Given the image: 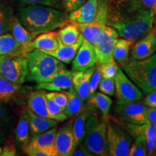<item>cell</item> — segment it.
<instances>
[{"instance_id":"cell-1","label":"cell","mask_w":156,"mask_h":156,"mask_svg":"<svg viewBox=\"0 0 156 156\" xmlns=\"http://www.w3.org/2000/svg\"><path fill=\"white\" fill-rule=\"evenodd\" d=\"M155 14L140 0H108L106 25L134 44L153 29Z\"/></svg>"},{"instance_id":"cell-2","label":"cell","mask_w":156,"mask_h":156,"mask_svg":"<svg viewBox=\"0 0 156 156\" xmlns=\"http://www.w3.org/2000/svg\"><path fill=\"white\" fill-rule=\"evenodd\" d=\"M16 17L27 30L36 36L55 30L69 22L67 12L36 4L21 6Z\"/></svg>"},{"instance_id":"cell-3","label":"cell","mask_w":156,"mask_h":156,"mask_svg":"<svg viewBox=\"0 0 156 156\" xmlns=\"http://www.w3.org/2000/svg\"><path fill=\"white\" fill-rule=\"evenodd\" d=\"M28 64L27 80L42 83L51 79L65 69L64 63L54 56L38 50H34L26 55Z\"/></svg>"},{"instance_id":"cell-4","label":"cell","mask_w":156,"mask_h":156,"mask_svg":"<svg viewBox=\"0 0 156 156\" xmlns=\"http://www.w3.org/2000/svg\"><path fill=\"white\" fill-rule=\"evenodd\" d=\"M121 68L144 93L156 90V52L145 59L129 61Z\"/></svg>"},{"instance_id":"cell-5","label":"cell","mask_w":156,"mask_h":156,"mask_svg":"<svg viewBox=\"0 0 156 156\" xmlns=\"http://www.w3.org/2000/svg\"><path fill=\"white\" fill-rule=\"evenodd\" d=\"M83 142L94 155H108L107 122L97 112H93L87 118Z\"/></svg>"},{"instance_id":"cell-6","label":"cell","mask_w":156,"mask_h":156,"mask_svg":"<svg viewBox=\"0 0 156 156\" xmlns=\"http://www.w3.org/2000/svg\"><path fill=\"white\" fill-rule=\"evenodd\" d=\"M0 75L12 83L20 85L24 83L28 75L26 56H0Z\"/></svg>"},{"instance_id":"cell-7","label":"cell","mask_w":156,"mask_h":156,"mask_svg":"<svg viewBox=\"0 0 156 156\" xmlns=\"http://www.w3.org/2000/svg\"><path fill=\"white\" fill-rule=\"evenodd\" d=\"M132 143L128 130L110 119L107 122V145L108 155L127 156Z\"/></svg>"},{"instance_id":"cell-8","label":"cell","mask_w":156,"mask_h":156,"mask_svg":"<svg viewBox=\"0 0 156 156\" xmlns=\"http://www.w3.org/2000/svg\"><path fill=\"white\" fill-rule=\"evenodd\" d=\"M108 0H99L96 15L90 22L87 23H74L77 25L84 38L93 46L100 41L103 30L106 26ZM72 22V21H71Z\"/></svg>"},{"instance_id":"cell-9","label":"cell","mask_w":156,"mask_h":156,"mask_svg":"<svg viewBox=\"0 0 156 156\" xmlns=\"http://www.w3.org/2000/svg\"><path fill=\"white\" fill-rule=\"evenodd\" d=\"M116 104L135 102L142 100L143 92L132 82L122 68L119 67L114 77Z\"/></svg>"},{"instance_id":"cell-10","label":"cell","mask_w":156,"mask_h":156,"mask_svg":"<svg viewBox=\"0 0 156 156\" xmlns=\"http://www.w3.org/2000/svg\"><path fill=\"white\" fill-rule=\"evenodd\" d=\"M147 106L137 101L116 104L114 107V114L120 120L129 124H143L148 122L147 118Z\"/></svg>"},{"instance_id":"cell-11","label":"cell","mask_w":156,"mask_h":156,"mask_svg":"<svg viewBox=\"0 0 156 156\" xmlns=\"http://www.w3.org/2000/svg\"><path fill=\"white\" fill-rule=\"evenodd\" d=\"M118 33L114 28L108 25L105 27L100 41L93 46L96 54L95 64L97 65L114 60L113 48L115 41L118 38Z\"/></svg>"},{"instance_id":"cell-12","label":"cell","mask_w":156,"mask_h":156,"mask_svg":"<svg viewBox=\"0 0 156 156\" xmlns=\"http://www.w3.org/2000/svg\"><path fill=\"white\" fill-rule=\"evenodd\" d=\"M73 122V119H70L58 129H57L54 142L57 156L72 155L75 151Z\"/></svg>"},{"instance_id":"cell-13","label":"cell","mask_w":156,"mask_h":156,"mask_svg":"<svg viewBox=\"0 0 156 156\" xmlns=\"http://www.w3.org/2000/svg\"><path fill=\"white\" fill-rule=\"evenodd\" d=\"M72 62L73 72L84 71L94 67L96 63V54L93 45L84 38Z\"/></svg>"},{"instance_id":"cell-14","label":"cell","mask_w":156,"mask_h":156,"mask_svg":"<svg viewBox=\"0 0 156 156\" xmlns=\"http://www.w3.org/2000/svg\"><path fill=\"white\" fill-rule=\"evenodd\" d=\"M73 71H70L67 67L62 70L51 79L46 82L37 83L35 89H42L48 91L65 92L73 87Z\"/></svg>"},{"instance_id":"cell-15","label":"cell","mask_w":156,"mask_h":156,"mask_svg":"<svg viewBox=\"0 0 156 156\" xmlns=\"http://www.w3.org/2000/svg\"><path fill=\"white\" fill-rule=\"evenodd\" d=\"M132 60H142L151 56L156 52L155 30H152L143 38L134 43L130 48Z\"/></svg>"},{"instance_id":"cell-16","label":"cell","mask_w":156,"mask_h":156,"mask_svg":"<svg viewBox=\"0 0 156 156\" xmlns=\"http://www.w3.org/2000/svg\"><path fill=\"white\" fill-rule=\"evenodd\" d=\"M56 132L57 126H55L37 135L32 136L25 147L39 148L46 151L48 156H57L54 145Z\"/></svg>"},{"instance_id":"cell-17","label":"cell","mask_w":156,"mask_h":156,"mask_svg":"<svg viewBox=\"0 0 156 156\" xmlns=\"http://www.w3.org/2000/svg\"><path fill=\"white\" fill-rule=\"evenodd\" d=\"M59 46L57 31H49L44 34H39L28 45L25 46V53L34 50H38L41 51H51L55 50Z\"/></svg>"},{"instance_id":"cell-18","label":"cell","mask_w":156,"mask_h":156,"mask_svg":"<svg viewBox=\"0 0 156 156\" xmlns=\"http://www.w3.org/2000/svg\"><path fill=\"white\" fill-rule=\"evenodd\" d=\"M46 93V90L42 89H36L29 93L26 97L27 108L38 116L56 120L48 111Z\"/></svg>"},{"instance_id":"cell-19","label":"cell","mask_w":156,"mask_h":156,"mask_svg":"<svg viewBox=\"0 0 156 156\" xmlns=\"http://www.w3.org/2000/svg\"><path fill=\"white\" fill-rule=\"evenodd\" d=\"M99 0H86L83 5L70 12L69 20L77 23H87L92 21L96 15Z\"/></svg>"},{"instance_id":"cell-20","label":"cell","mask_w":156,"mask_h":156,"mask_svg":"<svg viewBox=\"0 0 156 156\" xmlns=\"http://www.w3.org/2000/svg\"><path fill=\"white\" fill-rule=\"evenodd\" d=\"M30 138L29 118L27 108H23L20 113L18 122L15 129V145L20 148L28 145Z\"/></svg>"},{"instance_id":"cell-21","label":"cell","mask_w":156,"mask_h":156,"mask_svg":"<svg viewBox=\"0 0 156 156\" xmlns=\"http://www.w3.org/2000/svg\"><path fill=\"white\" fill-rule=\"evenodd\" d=\"M94 69L95 67H93L73 73V87L84 102L89 98V82Z\"/></svg>"},{"instance_id":"cell-22","label":"cell","mask_w":156,"mask_h":156,"mask_svg":"<svg viewBox=\"0 0 156 156\" xmlns=\"http://www.w3.org/2000/svg\"><path fill=\"white\" fill-rule=\"evenodd\" d=\"M84 39L83 35L80 34L79 39L75 44L72 45H62L59 44L58 48H56L55 50L51 51H44V53L49 54V55L54 56L56 59L59 60L64 64H70L75 58V56L77 54L78 48Z\"/></svg>"},{"instance_id":"cell-23","label":"cell","mask_w":156,"mask_h":156,"mask_svg":"<svg viewBox=\"0 0 156 156\" xmlns=\"http://www.w3.org/2000/svg\"><path fill=\"white\" fill-rule=\"evenodd\" d=\"M93 112L94 110L91 107H85V108L83 107L75 115V118L74 119L73 122V129L75 148L83 141L86 121L88 116Z\"/></svg>"},{"instance_id":"cell-24","label":"cell","mask_w":156,"mask_h":156,"mask_svg":"<svg viewBox=\"0 0 156 156\" xmlns=\"http://www.w3.org/2000/svg\"><path fill=\"white\" fill-rule=\"evenodd\" d=\"M26 108L28 114L30 133L31 136L37 135V134L47 131L50 129L57 126V121L40 116L31 112L29 108Z\"/></svg>"},{"instance_id":"cell-25","label":"cell","mask_w":156,"mask_h":156,"mask_svg":"<svg viewBox=\"0 0 156 156\" xmlns=\"http://www.w3.org/2000/svg\"><path fill=\"white\" fill-rule=\"evenodd\" d=\"M5 104L0 103V142L2 144H5L9 140L15 124L12 113Z\"/></svg>"},{"instance_id":"cell-26","label":"cell","mask_w":156,"mask_h":156,"mask_svg":"<svg viewBox=\"0 0 156 156\" xmlns=\"http://www.w3.org/2000/svg\"><path fill=\"white\" fill-rule=\"evenodd\" d=\"M2 55L26 56V53L24 46L17 42L11 34L7 33L0 36V56Z\"/></svg>"},{"instance_id":"cell-27","label":"cell","mask_w":156,"mask_h":156,"mask_svg":"<svg viewBox=\"0 0 156 156\" xmlns=\"http://www.w3.org/2000/svg\"><path fill=\"white\" fill-rule=\"evenodd\" d=\"M133 42L126 38H117L113 48V58L119 66L124 67L129 62V51Z\"/></svg>"},{"instance_id":"cell-28","label":"cell","mask_w":156,"mask_h":156,"mask_svg":"<svg viewBox=\"0 0 156 156\" xmlns=\"http://www.w3.org/2000/svg\"><path fill=\"white\" fill-rule=\"evenodd\" d=\"M88 100L89 103L93 107L100 111L103 119L108 122L110 117L109 112L112 105L111 98L101 92H95L92 96L89 98Z\"/></svg>"},{"instance_id":"cell-29","label":"cell","mask_w":156,"mask_h":156,"mask_svg":"<svg viewBox=\"0 0 156 156\" xmlns=\"http://www.w3.org/2000/svg\"><path fill=\"white\" fill-rule=\"evenodd\" d=\"M10 34L14 37V38L20 44L25 46L28 45L37 36L30 33L23 25L21 24L20 20L15 15L12 22Z\"/></svg>"},{"instance_id":"cell-30","label":"cell","mask_w":156,"mask_h":156,"mask_svg":"<svg viewBox=\"0 0 156 156\" xmlns=\"http://www.w3.org/2000/svg\"><path fill=\"white\" fill-rule=\"evenodd\" d=\"M59 44L72 45L75 44L80 36L79 29L73 22H69L57 31Z\"/></svg>"},{"instance_id":"cell-31","label":"cell","mask_w":156,"mask_h":156,"mask_svg":"<svg viewBox=\"0 0 156 156\" xmlns=\"http://www.w3.org/2000/svg\"><path fill=\"white\" fill-rule=\"evenodd\" d=\"M15 16L10 5L4 0H0V36L10 31Z\"/></svg>"},{"instance_id":"cell-32","label":"cell","mask_w":156,"mask_h":156,"mask_svg":"<svg viewBox=\"0 0 156 156\" xmlns=\"http://www.w3.org/2000/svg\"><path fill=\"white\" fill-rule=\"evenodd\" d=\"M65 93L67 95L68 102L64 113L68 118H72L83 108L84 101L80 98L73 87L65 91Z\"/></svg>"},{"instance_id":"cell-33","label":"cell","mask_w":156,"mask_h":156,"mask_svg":"<svg viewBox=\"0 0 156 156\" xmlns=\"http://www.w3.org/2000/svg\"><path fill=\"white\" fill-rule=\"evenodd\" d=\"M21 85L0 75V103H7L21 89Z\"/></svg>"},{"instance_id":"cell-34","label":"cell","mask_w":156,"mask_h":156,"mask_svg":"<svg viewBox=\"0 0 156 156\" xmlns=\"http://www.w3.org/2000/svg\"><path fill=\"white\" fill-rule=\"evenodd\" d=\"M143 132L147 143V155H153L155 153V145L156 140V128L151 123L143 124Z\"/></svg>"},{"instance_id":"cell-35","label":"cell","mask_w":156,"mask_h":156,"mask_svg":"<svg viewBox=\"0 0 156 156\" xmlns=\"http://www.w3.org/2000/svg\"><path fill=\"white\" fill-rule=\"evenodd\" d=\"M97 66H98L102 77L106 78H114L119 69L118 64L114 60Z\"/></svg>"},{"instance_id":"cell-36","label":"cell","mask_w":156,"mask_h":156,"mask_svg":"<svg viewBox=\"0 0 156 156\" xmlns=\"http://www.w3.org/2000/svg\"><path fill=\"white\" fill-rule=\"evenodd\" d=\"M20 6H25L28 5H42L54 7L56 9H61L62 5L61 0H17Z\"/></svg>"},{"instance_id":"cell-37","label":"cell","mask_w":156,"mask_h":156,"mask_svg":"<svg viewBox=\"0 0 156 156\" xmlns=\"http://www.w3.org/2000/svg\"><path fill=\"white\" fill-rule=\"evenodd\" d=\"M47 98L53 101L56 104L61 108L62 110H64L67 107L68 98L65 92H56V91H51L50 93H46Z\"/></svg>"},{"instance_id":"cell-38","label":"cell","mask_w":156,"mask_h":156,"mask_svg":"<svg viewBox=\"0 0 156 156\" xmlns=\"http://www.w3.org/2000/svg\"><path fill=\"white\" fill-rule=\"evenodd\" d=\"M100 92L104 93L108 96H113L115 94V82L114 78L102 77L98 85Z\"/></svg>"},{"instance_id":"cell-39","label":"cell","mask_w":156,"mask_h":156,"mask_svg":"<svg viewBox=\"0 0 156 156\" xmlns=\"http://www.w3.org/2000/svg\"><path fill=\"white\" fill-rule=\"evenodd\" d=\"M102 79V75L99 69L98 66L95 68L94 71L91 75L90 79L89 82V98L94 94L96 92L97 89L98 88V85Z\"/></svg>"},{"instance_id":"cell-40","label":"cell","mask_w":156,"mask_h":156,"mask_svg":"<svg viewBox=\"0 0 156 156\" xmlns=\"http://www.w3.org/2000/svg\"><path fill=\"white\" fill-rule=\"evenodd\" d=\"M86 0H61L62 7L66 12H70L83 5Z\"/></svg>"},{"instance_id":"cell-41","label":"cell","mask_w":156,"mask_h":156,"mask_svg":"<svg viewBox=\"0 0 156 156\" xmlns=\"http://www.w3.org/2000/svg\"><path fill=\"white\" fill-rule=\"evenodd\" d=\"M16 146L12 142L7 140L5 143V146L2 147L1 156H15L16 155Z\"/></svg>"},{"instance_id":"cell-42","label":"cell","mask_w":156,"mask_h":156,"mask_svg":"<svg viewBox=\"0 0 156 156\" xmlns=\"http://www.w3.org/2000/svg\"><path fill=\"white\" fill-rule=\"evenodd\" d=\"M94 155L87 149V147L85 145L83 142H82L75 151L72 153V156H93Z\"/></svg>"},{"instance_id":"cell-43","label":"cell","mask_w":156,"mask_h":156,"mask_svg":"<svg viewBox=\"0 0 156 156\" xmlns=\"http://www.w3.org/2000/svg\"><path fill=\"white\" fill-rule=\"evenodd\" d=\"M143 103L147 107L156 108V90L146 94L143 99Z\"/></svg>"},{"instance_id":"cell-44","label":"cell","mask_w":156,"mask_h":156,"mask_svg":"<svg viewBox=\"0 0 156 156\" xmlns=\"http://www.w3.org/2000/svg\"><path fill=\"white\" fill-rule=\"evenodd\" d=\"M147 118L148 122L156 128V108L147 107Z\"/></svg>"},{"instance_id":"cell-45","label":"cell","mask_w":156,"mask_h":156,"mask_svg":"<svg viewBox=\"0 0 156 156\" xmlns=\"http://www.w3.org/2000/svg\"><path fill=\"white\" fill-rule=\"evenodd\" d=\"M142 5L147 8L151 9L154 14L156 13V0H140Z\"/></svg>"},{"instance_id":"cell-46","label":"cell","mask_w":156,"mask_h":156,"mask_svg":"<svg viewBox=\"0 0 156 156\" xmlns=\"http://www.w3.org/2000/svg\"><path fill=\"white\" fill-rule=\"evenodd\" d=\"M2 147L0 146V155H1V153H2Z\"/></svg>"},{"instance_id":"cell-47","label":"cell","mask_w":156,"mask_h":156,"mask_svg":"<svg viewBox=\"0 0 156 156\" xmlns=\"http://www.w3.org/2000/svg\"><path fill=\"white\" fill-rule=\"evenodd\" d=\"M155 152H156V140H155Z\"/></svg>"},{"instance_id":"cell-48","label":"cell","mask_w":156,"mask_h":156,"mask_svg":"<svg viewBox=\"0 0 156 156\" xmlns=\"http://www.w3.org/2000/svg\"><path fill=\"white\" fill-rule=\"evenodd\" d=\"M155 38H156V27H155Z\"/></svg>"},{"instance_id":"cell-49","label":"cell","mask_w":156,"mask_h":156,"mask_svg":"<svg viewBox=\"0 0 156 156\" xmlns=\"http://www.w3.org/2000/svg\"><path fill=\"white\" fill-rule=\"evenodd\" d=\"M155 17H156V13H155Z\"/></svg>"}]
</instances>
